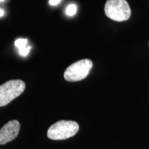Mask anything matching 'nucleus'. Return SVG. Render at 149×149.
I'll use <instances>...</instances> for the list:
<instances>
[{"mask_svg":"<svg viewBox=\"0 0 149 149\" xmlns=\"http://www.w3.org/2000/svg\"><path fill=\"white\" fill-rule=\"evenodd\" d=\"M79 130V125L74 121L61 120L50 126L47 136L53 140H63L72 137Z\"/></svg>","mask_w":149,"mask_h":149,"instance_id":"nucleus-1","label":"nucleus"},{"mask_svg":"<svg viewBox=\"0 0 149 149\" xmlns=\"http://www.w3.org/2000/svg\"><path fill=\"white\" fill-rule=\"evenodd\" d=\"M106 15L116 22L126 21L130 18L131 10L126 0H107L104 6Z\"/></svg>","mask_w":149,"mask_h":149,"instance_id":"nucleus-2","label":"nucleus"},{"mask_svg":"<svg viewBox=\"0 0 149 149\" xmlns=\"http://www.w3.org/2000/svg\"><path fill=\"white\" fill-rule=\"evenodd\" d=\"M26 84L20 79H13L0 86V107H4L24 92Z\"/></svg>","mask_w":149,"mask_h":149,"instance_id":"nucleus-3","label":"nucleus"},{"mask_svg":"<svg viewBox=\"0 0 149 149\" xmlns=\"http://www.w3.org/2000/svg\"><path fill=\"white\" fill-rule=\"evenodd\" d=\"M92 67L93 62L90 59H81L73 63L66 68L64 77L66 81L70 82L81 81L88 76Z\"/></svg>","mask_w":149,"mask_h":149,"instance_id":"nucleus-4","label":"nucleus"},{"mask_svg":"<svg viewBox=\"0 0 149 149\" xmlns=\"http://www.w3.org/2000/svg\"><path fill=\"white\" fill-rule=\"evenodd\" d=\"M20 129L19 122L11 120L0 129V144L3 145L13 141L18 135Z\"/></svg>","mask_w":149,"mask_h":149,"instance_id":"nucleus-5","label":"nucleus"},{"mask_svg":"<svg viewBox=\"0 0 149 149\" xmlns=\"http://www.w3.org/2000/svg\"><path fill=\"white\" fill-rule=\"evenodd\" d=\"M15 45L17 48L19 53L21 56L26 57L29 55L30 51L32 48L31 46L29 44V41L27 39L19 38L15 42Z\"/></svg>","mask_w":149,"mask_h":149,"instance_id":"nucleus-6","label":"nucleus"},{"mask_svg":"<svg viewBox=\"0 0 149 149\" xmlns=\"http://www.w3.org/2000/svg\"><path fill=\"white\" fill-rule=\"evenodd\" d=\"M76 13H77V6L74 3L68 5L66 9V14L68 16H73L76 14Z\"/></svg>","mask_w":149,"mask_h":149,"instance_id":"nucleus-7","label":"nucleus"},{"mask_svg":"<svg viewBox=\"0 0 149 149\" xmlns=\"http://www.w3.org/2000/svg\"><path fill=\"white\" fill-rule=\"evenodd\" d=\"M61 0H49V3L51 6H56L61 2Z\"/></svg>","mask_w":149,"mask_h":149,"instance_id":"nucleus-8","label":"nucleus"},{"mask_svg":"<svg viewBox=\"0 0 149 149\" xmlns=\"http://www.w3.org/2000/svg\"><path fill=\"white\" fill-rule=\"evenodd\" d=\"M4 10H3V9H2V8H0V17H2V16H3V15H4Z\"/></svg>","mask_w":149,"mask_h":149,"instance_id":"nucleus-9","label":"nucleus"},{"mask_svg":"<svg viewBox=\"0 0 149 149\" xmlns=\"http://www.w3.org/2000/svg\"><path fill=\"white\" fill-rule=\"evenodd\" d=\"M3 1H4V0H0V2H3Z\"/></svg>","mask_w":149,"mask_h":149,"instance_id":"nucleus-10","label":"nucleus"}]
</instances>
